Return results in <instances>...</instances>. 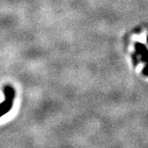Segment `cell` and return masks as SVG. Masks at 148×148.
Instances as JSON below:
<instances>
[{"label":"cell","instance_id":"obj_2","mask_svg":"<svg viewBox=\"0 0 148 148\" xmlns=\"http://www.w3.org/2000/svg\"><path fill=\"white\" fill-rule=\"evenodd\" d=\"M136 54L133 56V61L139 57V61L142 62H145V66H148V49L147 47L141 43H136L135 46Z\"/></svg>","mask_w":148,"mask_h":148},{"label":"cell","instance_id":"obj_1","mask_svg":"<svg viewBox=\"0 0 148 148\" xmlns=\"http://www.w3.org/2000/svg\"><path fill=\"white\" fill-rule=\"evenodd\" d=\"M4 96L5 99L0 103V118L10 112L14 105V101L15 97V91L13 87L6 85L4 87Z\"/></svg>","mask_w":148,"mask_h":148},{"label":"cell","instance_id":"obj_4","mask_svg":"<svg viewBox=\"0 0 148 148\" xmlns=\"http://www.w3.org/2000/svg\"><path fill=\"white\" fill-rule=\"evenodd\" d=\"M147 38H148V37H147ZM147 40H148V38H147Z\"/></svg>","mask_w":148,"mask_h":148},{"label":"cell","instance_id":"obj_3","mask_svg":"<svg viewBox=\"0 0 148 148\" xmlns=\"http://www.w3.org/2000/svg\"><path fill=\"white\" fill-rule=\"evenodd\" d=\"M143 73L144 75L148 76V66H145V68L143 69Z\"/></svg>","mask_w":148,"mask_h":148}]
</instances>
